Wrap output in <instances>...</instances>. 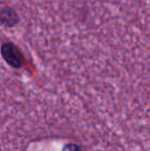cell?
Returning <instances> with one entry per match:
<instances>
[{
	"mask_svg": "<svg viewBox=\"0 0 150 151\" xmlns=\"http://www.w3.org/2000/svg\"><path fill=\"white\" fill-rule=\"evenodd\" d=\"M19 16L11 7L4 6L0 8V24L5 27H14L18 24Z\"/></svg>",
	"mask_w": 150,
	"mask_h": 151,
	"instance_id": "obj_2",
	"label": "cell"
},
{
	"mask_svg": "<svg viewBox=\"0 0 150 151\" xmlns=\"http://www.w3.org/2000/svg\"><path fill=\"white\" fill-rule=\"evenodd\" d=\"M62 151H82L81 148L77 145V144H74V143H69L67 145L64 146Z\"/></svg>",
	"mask_w": 150,
	"mask_h": 151,
	"instance_id": "obj_3",
	"label": "cell"
},
{
	"mask_svg": "<svg viewBox=\"0 0 150 151\" xmlns=\"http://www.w3.org/2000/svg\"><path fill=\"white\" fill-rule=\"evenodd\" d=\"M1 56L3 60L12 68H21L24 64V57H23L21 50L18 48V46L14 43L6 42L3 43L1 46Z\"/></svg>",
	"mask_w": 150,
	"mask_h": 151,
	"instance_id": "obj_1",
	"label": "cell"
}]
</instances>
